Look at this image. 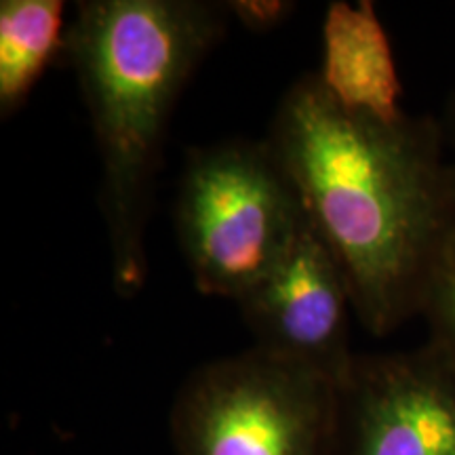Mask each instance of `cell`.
<instances>
[{"label":"cell","instance_id":"1","mask_svg":"<svg viewBox=\"0 0 455 455\" xmlns=\"http://www.w3.org/2000/svg\"><path fill=\"white\" fill-rule=\"evenodd\" d=\"M266 144L338 259L375 338L422 316L455 238V164L439 116L348 110L316 72L283 95Z\"/></svg>","mask_w":455,"mask_h":455},{"label":"cell","instance_id":"2","mask_svg":"<svg viewBox=\"0 0 455 455\" xmlns=\"http://www.w3.org/2000/svg\"><path fill=\"white\" fill-rule=\"evenodd\" d=\"M224 3L84 0L68 26L101 164L100 207L112 283L131 298L148 278V226L164 135L181 91L226 34Z\"/></svg>","mask_w":455,"mask_h":455},{"label":"cell","instance_id":"3","mask_svg":"<svg viewBox=\"0 0 455 455\" xmlns=\"http://www.w3.org/2000/svg\"><path fill=\"white\" fill-rule=\"evenodd\" d=\"M306 221L298 190L266 140H228L188 152L175 230L201 293L244 298Z\"/></svg>","mask_w":455,"mask_h":455},{"label":"cell","instance_id":"4","mask_svg":"<svg viewBox=\"0 0 455 455\" xmlns=\"http://www.w3.org/2000/svg\"><path fill=\"white\" fill-rule=\"evenodd\" d=\"M338 386L259 348L198 367L169 426L175 455H333Z\"/></svg>","mask_w":455,"mask_h":455},{"label":"cell","instance_id":"5","mask_svg":"<svg viewBox=\"0 0 455 455\" xmlns=\"http://www.w3.org/2000/svg\"><path fill=\"white\" fill-rule=\"evenodd\" d=\"M333 455H455V363L430 341L356 355L338 388Z\"/></svg>","mask_w":455,"mask_h":455},{"label":"cell","instance_id":"6","mask_svg":"<svg viewBox=\"0 0 455 455\" xmlns=\"http://www.w3.org/2000/svg\"><path fill=\"white\" fill-rule=\"evenodd\" d=\"M236 304L255 348L310 369L338 388L348 378L356 358L350 348V291L338 259L310 221Z\"/></svg>","mask_w":455,"mask_h":455},{"label":"cell","instance_id":"7","mask_svg":"<svg viewBox=\"0 0 455 455\" xmlns=\"http://www.w3.org/2000/svg\"><path fill=\"white\" fill-rule=\"evenodd\" d=\"M323 87L348 110L403 116V84L373 3H333L323 24Z\"/></svg>","mask_w":455,"mask_h":455},{"label":"cell","instance_id":"8","mask_svg":"<svg viewBox=\"0 0 455 455\" xmlns=\"http://www.w3.org/2000/svg\"><path fill=\"white\" fill-rule=\"evenodd\" d=\"M68 28L60 0L0 3V116L26 104L47 68L66 57Z\"/></svg>","mask_w":455,"mask_h":455},{"label":"cell","instance_id":"9","mask_svg":"<svg viewBox=\"0 0 455 455\" xmlns=\"http://www.w3.org/2000/svg\"><path fill=\"white\" fill-rule=\"evenodd\" d=\"M422 316L430 344L455 363V238L432 281Z\"/></svg>","mask_w":455,"mask_h":455},{"label":"cell","instance_id":"10","mask_svg":"<svg viewBox=\"0 0 455 455\" xmlns=\"http://www.w3.org/2000/svg\"><path fill=\"white\" fill-rule=\"evenodd\" d=\"M224 9L243 28L261 34L283 26L291 17L295 4L284 0H230L224 3Z\"/></svg>","mask_w":455,"mask_h":455},{"label":"cell","instance_id":"11","mask_svg":"<svg viewBox=\"0 0 455 455\" xmlns=\"http://www.w3.org/2000/svg\"><path fill=\"white\" fill-rule=\"evenodd\" d=\"M439 123L443 129V138H445L447 152L455 164V87L451 89V93L447 95L445 106H443V112L439 116Z\"/></svg>","mask_w":455,"mask_h":455}]
</instances>
